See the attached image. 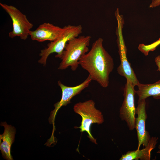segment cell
<instances>
[{
    "label": "cell",
    "mask_w": 160,
    "mask_h": 160,
    "mask_svg": "<svg viewBox=\"0 0 160 160\" xmlns=\"http://www.w3.org/2000/svg\"><path fill=\"white\" fill-rule=\"evenodd\" d=\"M145 100H138V105L136 110L135 128L138 141L137 149H140L141 145L144 147L147 146L151 140V137L149 132L146 130L145 121L147 116L146 111Z\"/></svg>",
    "instance_id": "obj_9"
},
{
    "label": "cell",
    "mask_w": 160,
    "mask_h": 160,
    "mask_svg": "<svg viewBox=\"0 0 160 160\" xmlns=\"http://www.w3.org/2000/svg\"><path fill=\"white\" fill-rule=\"evenodd\" d=\"M91 38L90 36H79L69 41L62 53L58 69L63 70L71 67L72 71H75L79 65L81 57L89 51Z\"/></svg>",
    "instance_id": "obj_2"
},
{
    "label": "cell",
    "mask_w": 160,
    "mask_h": 160,
    "mask_svg": "<svg viewBox=\"0 0 160 160\" xmlns=\"http://www.w3.org/2000/svg\"><path fill=\"white\" fill-rule=\"evenodd\" d=\"M137 86L138 89L136 91V94L138 96V100H145L151 96L156 97H160V79L153 84H143L140 83Z\"/></svg>",
    "instance_id": "obj_13"
},
{
    "label": "cell",
    "mask_w": 160,
    "mask_h": 160,
    "mask_svg": "<svg viewBox=\"0 0 160 160\" xmlns=\"http://www.w3.org/2000/svg\"><path fill=\"white\" fill-rule=\"evenodd\" d=\"M117 27L116 33L117 36V42L120 60V64L117 68L118 73L131 81L135 86L140 83L136 75L129 62L127 57V49L123 34V28L124 24L123 19L119 18L117 20Z\"/></svg>",
    "instance_id": "obj_5"
},
{
    "label": "cell",
    "mask_w": 160,
    "mask_h": 160,
    "mask_svg": "<svg viewBox=\"0 0 160 160\" xmlns=\"http://www.w3.org/2000/svg\"><path fill=\"white\" fill-rule=\"evenodd\" d=\"M92 80L90 76L89 75L83 82L74 87L67 86L63 84L60 81H58V84L62 92V97L60 100L54 105V109L51 111L49 119L50 124L54 125L55 119L59 110L62 106H65L70 103L71 99L87 87Z\"/></svg>",
    "instance_id": "obj_8"
},
{
    "label": "cell",
    "mask_w": 160,
    "mask_h": 160,
    "mask_svg": "<svg viewBox=\"0 0 160 160\" xmlns=\"http://www.w3.org/2000/svg\"><path fill=\"white\" fill-rule=\"evenodd\" d=\"M103 42L102 38L97 39L89 52L81 57L79 63L88 72L92 80L106 88L109 84V76L114 63L113 58L104 48Z\"/></svg>",
    "instance_id": "obj_1"
},
{
    "label": "cell",
    "mask_w": 160,
    "mask_h": 160,
    "mask_svg": "<svg viewBox=\"0 0 160 160\" xmlns=\"http://www.w3.org/2000/svg\"><path fill=\"white\" fill-rule=\"evenodd\" d=\"M135 85L128 79L124 89V99L119 111L121 119L125 121L130 130L135 128L136 108L135 104L134 96L136 91Z\"/></svg>",
    "instance_id": "obj_7"
},
{
    "label": "cell",
    "mask_w": 160,
    "mask_h": 160,
    "mask_svg": "<svg viewBox=\"0 0 160 160\" xmlns=\"http://www.w3.org/2000/svg\"><path fill=\"white\" fill-rule=\"evenodd\" d=\"M2 8L9 15L12 24V30L9 33V37L13 38L18 36L25 40L29 35L33 25L27 19L26 15L15 7L0 3Z\"/></svg>",
    "instance_id": "obj_6"
},
{
    "label": "cell",
    "mask_w": 160,
    "mask_h": 160,
    "mask_svg": "<svg viewBox=\"0 0 160 160\" xmlns=\"http://www.w3.org/2000/svg\"><path fill=\"white\" fill-rule=\"evenodd\" d=\"M159 149H160V145L159 146ZM159 152H160V151H159Z\"/></svg>",
    "instance_id": "obj_17"
},
{
    "label": "cell",
    "mask_w": 160,
    "mask_h": 160,
    "mask_svg": "<svg viewBox=\"0 0 160 160\" xmlns=\"http://www.w3.org/2000/svg\"><path fill=\"white\" fill-rule=\"evenodd\" d=\"M158 138L152 137L147 146L143 149L128 151L123 155L120 159V160H150L151 152L156 147Z\"/></svg>",
    "instance_id": "obj_12"
},
{
    "label": "cell",
    "mask_w": 160,
    "mask_h": 160,
    "mask_svg": "<svg viewBox=\"0 0 160 160\" xmlns=\"http://www.w3.org/2000/svg\"><path fill=\"white\" fill-rule=\"evenodd\" d=\"M74 112L80 115L82 118L81 126L78 127L81 132H86L89 140L97 144L96 139L91 134L90 128L93 124H102L104 121L102 112L95 107L94 101L91 100L76 103L73 106Z\"/></svg>",
    "instance_id": "obj_3"
},
{
    "label": "cell",
    "mask_w": 160,
    "mask_h": 160,
    "mask_svg": "<svg viewBox=\"0 0 160 160\" xmlns=\"http://www.w3.org/2000/svg\"><path fill=\"white\" fill-rule=\"evenodd\" d=\"M1 126L4 127L2 134L0 135V150L3 158L7 160H13L11 153L12 145L14 141L15 129L6 122H2Z\"/></svg>",
    "instance_id": "obj_11"
},
{
    "label": "cell",
    "mask_w": 160,
    "mask_h": 160,
    "mask_svg": "<svg viewBox=\"0 0 160 160\" xmlns=\"http://www.w3.org/2000/svg\"><path fill=\"white\" fill-rule=\"evenodd\" d=\"M155 62L158 67L157 71L160 72V55H159L155 57Z\"/></svg>",
    "instance_id": "obj_16"
},
{
    "label": "cell",
    "mask_w": 160,
    "mask_h": 160,
    "mask_svg": "<svg viewBox=\"0 0 160 160\" xmlns=\"http://www.w3.org/2000/svg\"><path fill=\"white\" fill-rule=\"evenodd\" d=\"M63 28L49 23L40 25L34 31H31L29 35L33 40L42 42L46 41L50 42L56 40L60 35Z\"/></svg>",
    "instance_id": "obj_10"
},
{
    "label": "cell",
    "mask_w": 160,
    "mask_h": 160,
    "mask_svg": "<svg viewBox=\"0 0 160 160\" xmlns=\"http://www.w3.org/2000/svg\"><path fill=\"white\" fill-rule=\"evenodd\" d=\"M60 36L55 40L51 41L47 47L42 49L39 54L40 58L38 62L45 66L48 57L51 54L56 53V57L60 58L66 44L71 39L77 37L82 32V27L81 25H68L65 26Z\"/></svg>",
    "instance_id": "obj_4"
},
{
    "label": "cell",
    "mask_w": 160,
    "mask_h": 160,
    "mask_svg": "<svg viewBox=\"0 0 160 160\" xmlns=\"http://www.w3.org/2000/svg\"><path fill=\"white\" fill-rule=\"evenodd\" d=\"M160 45V38L156 41L151 44L145 45L140 44L138 47V49L145 55L147 56L150 51H153Z\"/></svg>",
    "instance_id": "obj_14"
},
{
    "label": "cell",
    "mask_w": 160,
    "mask_h": 160,
    "mask_svg": "<svg viewBox=\"0 0 160 160\" xmlns=\"http://www.w3.org/2000/svg\"><path fill=\"white\" fill-rule=\"evenodd\" d=\"M160 5V0H152L151 3L149 5V7H155Z\"/></svg>",
    "instance_id": "obj_15"
}]
</instances>
